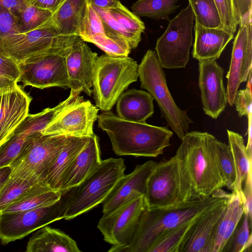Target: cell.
I'll list each match as a JSON object with an SVG mask.
<instances>
[{"instance_id":"obj_52","label":"cell","mask_w":252,"mask_h":252,"mask_svg":"<svg viewBox=\"0 0 252 252\" xmlns=\"http://www.w3.org/2000/svg\"><path fill=\"white\" fill-rule=\"evenodd\" d=\"M10 173L9 166L0 168V188L8 179Z\"/></svg>"},{"instance_id":"obj_41","label":"cell","mask_w":252,"mask_h":252,"mask_svg":"<svg viewBox=\"0 0 252 252\" xmlns=\"http://www.w3.org/2000/svg\"><path fill=\"white\" fill-rule=\"evenodd\" d=\"M243 217L242 223L239 227H237L227 252H244L251 248L252 242V224L246 213H244Z\"/></svg>"},{"instance_id":"obj_12","label":"cell","mask_w":252,"mask_h":252,"mask_svg":"<svg viewBox=\"0 0 252 252\" xmlns=\"http://www.w3.org/2000/svg\"><path fill=\"white\" fill-rule=\"evenodd\" d=\"M147 208L145 196L141 195L127 201L110 214L103 215L97 227L104 240L112 246L128 245L142 213Z\"/></svg>"},{"instance_id":"obj_53","label":"cell","mask_w":252,"mask_h":252,"mask_svg":"<svg viewBox=\"0 0 252 252\" xmlns=\"http://www.w3.org/2000/svg\"><path fill=\"white\" fill-rule=\"evenodd\" d=\"M252 70L249 73L248 79L247 80V83L246 88L252 89Z\"/></svg>"},{"instance_id":"obj_15","label":"cell","mask_w":252,"mask_h":252,"mask_svg":"<svg viewBox=\"0 0 252 252\" xmlns=\"http://www.w3.org/2000/svg\"><path fill=\"white\" fill-rule=\"evenodd\" d=\"M239 25L233 43L229 68L226 76V93L227 103L230 106L233 105L240 84L247 81L252 70V14Z\"/></svg>"},{"instance_id":"obj_8","label":"cell","mask_w":252,"mask_h":252,"mask_svg":"<svg viewBox=\"0 0 252 252\" xmlns=\"http://www.w3.org/2000/svg\"><path fill=\"white\" fill-rule=\"evenodd\" d=\"M75 187L63 190L61 198L47 206L23 212L0 214V240L5 245L40 228L63 219Z\"/></svg>"},{"instance_id":"obj_14","label":"cell","mask_w":252,"mask_h":252,"mask_svg":"<svg viewBox=\"0 0 252 252\" xmlns=\"http://www.w3.org/2000/svg\"><path fill=\"white\" fill-rule=\"evenodd\" d=\"M148 208L170 206L184 202L178 161L175 155L157 162L150 174L145 196Z\"/></svg>"},{"instance_id":"obj_28","label":"cell","mask_w":252,"mask_h":252,"mask_svg":"<svg viewBox=\"0 0 252 252\" xmlns=\"http://www.w3.org/2000/svg\"><path fill=\"white\" fill-rule=\"evenodd\" d=\"M63 190H54L43 182L37 184L1 213L26 211L51 205L61 197Z\"/></svg>"},{"instance_id":"obj_29","label":"cell","mask_w":252,"mask_h":252,"mask_svg":"<svg viewBox=\"0 0 252 252\" xmlns=\"http://www.w3.org/2000/svg\"><path fill=\"white\" fill-rule=\"evenodd\" d=\"M228 145L231 149L236 171V183L234 191L236 192L245 204L243 193L244 181L252 171V156L246 150L243 136L239 133L227 129Z\"/></svg>"},{"instance_id":"obj_43","label":"cell","mask_w":252,"mask_h":252,"mask_svg":"<svg viewBox=\"0 0 252 252\" xmlns=\"http://www.w3.org/2000/svg\"><path fill=\"white\" fill-rule=\"evenodd\" d=\"M21 32L19 18L17 14L0 6V39Z\"/></svg>"},{"instance_id":"obj_47","label":"cell","mask_w":252,"mask_h":252,"mask_svg":"<svg viewBox=\"0 0 252 252\" xmlns=\"http://www.w3.org/2000/svg\"><path fill=\"white\" fill-rule=\"evenodd\" d=\"M238 25L252 12V0H233Z\"/></svg>"},{"instance_id":"obj_23","label":"cell","mask_w":252,"mask_h":252,"mask_svg":"<svg viewBox=\"0 0 252 252\" xmlns=\"http://www.w3.org/2000/svg\"><path fill=\"white\" fill-rule=\"evenodd\" d=\"M153 100L148 92L135 89L128 90L117 100V115L126 121L146 122L154 113Z\"/></svg>"},{"instance_id":"obj_33","label":"cell","mask_w":252,"mask_h":252,"mask_svg":"<svg viewBox=\"0 0 252 252\" xmlns=\"http://www.w3.org/2000/svg\"><path fill=\"white\" fill-rule=\"evenodd\" d=\"M42 181L9 176L0 188V213Z\"/></svg>"},{"instance_id":"obj_4","label":"cell","mask_w":252,"mask_h":252,"mask_svg":"<svg viewBox=\"0 0 252 252\" xmlns=\"http://www.w3.org/2000/svg\"><path fill=\"white\" fill-rule=\"evenodd\" d=\"M138 64L128 56L97 57L94 71L93 94L96 106L110 111L120 95L138 78Z\"/></svg>"},{"instance_id":"obj_5","label":"cell","mask_w":252,"mask_h":252,"mask_svg":"<svg viewBox=\"0 0 252 252\" xmlns=\"http://www.w3.org/2000/svg\"><path fill=\"white\" fill-rule=\"evenodd\" d=\"M141 88L145 89L157 102L164 118L178 138L181 139L193 123L186 110L179 108L167 86L165 74L156 53L148 50L138 66Z\"/></svg>"},{"instance_id":"obj_40","label":"cell","mask_w":252,"mask_h":252,"mask_svg":"<svg viewBox=\"0 0 252 252\" xmlns=\"http://www.w3.org/2000/svg\"><path fill=\"white\" fill-rule=\"evenodd\" d=\"M52 14L48 10L28 4L18 14L21 31H28L41 27L50 19Z\"/></svg>"},{"instance_id":"obj_9","label":"cell","mask_w":252,"mask_h":252,"mask_svg":"<svg viewBox=\"0 0 252 252\" xmlns=\"http://www.w3.org/2000/svg\"><path fill=\"white\" fill-rule=\"evenodd\" d=\"M194 16L189 4L169 20L164 33L157 40L155 52L163 68H185L193 43Z\"/></svg>"},{"instance_id":"obj_34","label":"cell","mask_w":252,"mask_h":252,"mask_svg":"<svg viewBox=\"0 0 252 252\" xmlns=\"http://www.w3.org/2000/svg\"><path fill=\"white\" fill-rule=\"evenodd\" d=\"M195 22L209 28H220L221 21L214 0H188Z\"/></svg>"},{"instance_id":"obj_55","label":"cell","mask_w":252,"mask_h":252,"mask_svg":"<svg viewBox=\"0 0 252 252\" xmlns=\"http://www.w3.org/2000/svg\"><path fill=\"white\" fill-rule=\"evenodd\" d=\"M0 55L1 56H8L3 49L2 47L0 44Z\"/></svg>"},{"instance_id":"obj_36","label":"cell","mask_w":252,"mask_h":252,"mask_svg":"<svg viewBox=\"0 0 252 252\" xmlns=\"http://www.w3.org/2000/svg\"><path fill=\"white\" fill-rule=\"evenodd\" d=\"M98 33L105 34L102 22L93 4L89 0H86L78 35L84 41L89 42L93 36Z\"/></svg>"},{"instance_id":"obj_51","label":"cell","mask_w":252,"mask_h":252,"mask_svg":"<svg viewBox=\"0 0 252 252\" xmlns=\"http://www.w3.org/2000/svg\"><path fill=\"white\" fill-rule=\"evenodd\" d=\"M252 114H250L248 117V128L247 133L248 134V142L246 146V150H247L248 153L252 156Z\"/></svg>"},{"instance_id":"obj_42","label":"cell","mask_w":252,"mask_h":252,"mask_svg":"<svg viewBox=\"0 0 252 252\" xmlns=\"http://www.w3.org/2000/svg\"><path fill=\"white\" fill-rule=\"evenodd\" d=\"M221 21V28L233 34L236 32L238 21L233 0H214Z\"/></svg>"},{"instance_id":"obj_7","label":"cell","mask_w":252,"mask_h":252,"mask_svg":"<svg viewBox=\"0 0 252 252\" xmlns=\"http://www.w3.org/2000/svg\"><path fill=\"white\" fill-rule=\"evenodd\" d=\"M82 40L79 35L60 34L49 20L37 29L8 35L0 39L6 54L17 63L43 53L66 56L71 47Z\"/></svg>"},{"instance_id":"obj_21","label":"cell","mask_w":252,"mask_h":252,"mask_svg":"<svg viewBox=\"0 0 252 252\" xmlns=\"http://www.w3.org/2000/svg\"><path fill=\"white\" fill-rule=\"evenodd\" d=\"M99 139L94 134L85 147L75 157L65 172L62 190L79 186L101 162Z\"/></svg>"},{"instance_id":"obj_6","label":"cell","mask_w":252,"mask_h":252,"mask_svg":"<svg viewBox=\"0 0 252 252\" xmlns=\"http://www.w3.org/2000/svg\"><path fill=\"white\" fill-rule=\"evenodd\" d=\"M122 158L102 160L99 165L75 187L63 219L72 220L102 203L125 174Z\"/></svg>"},{"instance_id":"obj_13","label":"cell","mask_w":252,"mask_h":252,"mask_svg":"<svg viewBox=\"0 0 252 252\" xmlns=\"http://www.w3.org/2000/svg\"><path fill=\"white\" fill-rule=\"evenodd\" d=\"M99 109L89 100L78 96L65 106L41 131L44 135L70 137L92 136Z\"/></svg>"},{"instance_id":"obj_31","label":"cell","mask_w":252,"mask_h":252,"mask_svg":"<svg viewBox=\"0 0 252 252\" xmlns=\"http://www.w3.org/2000/svg\"><path fill=\"white\" fill-rule=\"evenodd\" d=\"M178 0H138L131 6L132 12L137 17L155 20L169 21V16L180 7Z\"/></svg>"},{"instance_id":"obj_22","label":"cell","mask_w":252,"mask_h":252,"mask_svg":"<svg viewBox=\"0 0 252 252\" xmlns=\"http://www.w3.org/2000/svg\"><path fill=\"white\" fill-rule=\"evenodd\" d=\"M194 41L191 54L199 60L219 59L234 34L221 28H209L195 22Z\"/></svg>"},{"instance_id":"obj_50","label":"cell","mask_w":252,"mask_h":252,"mask_svg":"<svg viewBox=\"0 0 252 252\" xmlns=\"http://www.w3.org/2000/svg\"><path fill=\"white\" fill-rule=\"evenodd\" d=\"M94 6L107 10L116 6L119 0H89Z\"/></svg>"},{"instance_id":"obj_35","label":"cell","mask_w":252,"mask_h":252,"mask_svg":"<svg viewBox=\"0 0 252 252\" xmlns=\"http://www.w3.org/2000/svg\"><path fill=\"white\" fill-rule=\"evenodd\" d=\"M35 134H28L14 132L8 140L0 145V168L9 166L29 140Z\"/></svg>"},{"instance_id":"obj_44","label":"cell","mask_w":252,"mask_h":252,"mask_svg":"<svg viewBox=\"0 0 252 252\" xmlns=\"http://www.w3.org/2000/svg\"><path fill=\"white\" fill-rule=\"evenodd\" d=\"M252 89L246 88L237 91L233 105L235 106L239 117L245 116L248 117L252 114Z\"/></svg>"},{"instance_id":"obj_56","label":"cell","mask_w":252,"mask_h":252,"mask_svg":"<svg viewBox=\"0 0 252 252\" xmlns=\"http://www.w3.org/2000/svg\"><path fill=\"white\" fill-rule=\"evenodd\" d=\"M6 86V85H3V84H2L0 83V88H1V87H3V86Z\"/></svg>"},{"instance_id":"obj_30","label":"cell","mask_w":252,"mask_h":252,"mask_svg":"<svg viewBox=\"0 0 252 252\" xmlns=\"http://www.w3.org/2000/svg\"><path fill=\"white\" fill-rule=\"evenodd\" d=\"M201 215L165 233L151 247L148 252H183L193 227Z\"/></svg>"},{"instance_id":"obj_2","label":"cell","mask_w":252,"mask_h":252,"mask_svg":"<svg viewBox=\"0 0 252 252\" xmlns=\"http://www.w3.org/2000/svg\"><path fill=\"white\" fill-rule=\"evenodd\" d=\"M97 120L118 156L156 158L170 146L173 133L167 127L126 121L110 111L98 115Z\"/></svg>"},{"instance_id":"obj_18","label":"cell","mask_w":252,"mask_h":252,"mask_svg":"<svg viewBox=\"0 0 252 252\" xmlns=\"http://www.w3.org/2000/svg\"><path fill=\"white\" fill-rule=\"evenodd\" d=\"M97 54L81 40L75 43L66 56L69 89L73 92L93 94L94 71Z\"/></svg>"},{"instance_id":"obj_54","label":"cell","mask_w":252,"mask_h":252,"mask_svg":"<svg viewBox=\"0 0 252 252\" xmlns=\"http://www.w3.org/2000/svg\"><path fill=\"white\" fill-rule=\"evenodd\" d=\"M13 82H13L8 79L3 77L0 75V83L2 84L5 85H6L11 84Z\"/></svg>"},{"instance_id":"obj_19","label":"cell","mask_w":252,"mask_h":252,"mask_svg":"<svg viewBox=\"0 0 252 252\" xmlns=\"http://www.w3.org/2000/svg\"><path fill=\"white\" fill-rule=\"evenodd\" d=\"M156 163L149 160L137 165L130 173L125 174L102 202L103 215L110 214L134 197L145 196L147 181Z\"/></svg>"},{"instance_id":"obj_38","label":"cell","mask_w":252,"mask_h":252,"mask_svg":"<svg viewBox=\"0 0 252 252\" xmlns=\"http://www.w3.org/2000/svg\"><path fill=\"white\" fill-rule=\"evenodd\" d=\"M93 43L106 54L113 56H128L131 47L126 40L115 36L98 33L93 36L89 41Z\"/></svg>"},{"instance_id":"obj_46","label":"cell","mask_w":252,"mask_h":252,"mask_svg":"<svg viewBox=\"0 0 252 252\" xmlns=\"http://www.w3.org/2000/svg\"><path fill=\"white\" fill-rule=\"evenodd\" d=\"M243 187V193L245 198L244 213L248 215L249 221L252 224V171L248 174Z\"/></svg>"},{"instance_id":"obj_11","label":"cell","mask_w":252,"mask_h":252,"mask_svg":"<svg viewBox=\"0 0 252 252\" xmlns=\"http://www.w3.org/2000/svg\"><path fill=\"white\" fill-rule=\"evenodd\" d=\"M65 56L57 53L38 54L19 63L18 82L23 87L32 86L39 89L53 87L69 88Z\"/></svg>"},{"instance_id":"obj_26","label":"cell","mask_w":252,"mask_h":252,"mask_svg":"<svg viewBox=\"0 0 252 252\" xmlns=\"http://www.w3.org/2000/svg\"><path fill=\"white\" fill-rule=\"evenodd\" d=\"M26 252H80L76 242L59 229L47 225L33 233L30 238Z\"/></svg>"},{"instance_id":"obj_1","label":"cell","mask_w":252,"mask_h":252,"mask_svg":"<svg viewBox=\"0 0 252 252\" xmlns=\"http://www.w3.org/2000/svg\"><path fill=\"white\" fill-rule=\"evenodd\" d=\"M214 135L192 131L181 139L175 156L178 161L184 202L204 199L225 187L214 147Z\"/></svg>"},{"instance_id":"obj_25","label":"cell","mask_w":252,"mask_h":252,"mask_svg":"<svg viewBox=\"0 0 252 252\" xmlns=\"http://www.w3.org/2000/svg\"><path fill=\"white\" fill-rule=\"evenodd\" d=\"M89 137H69L68 142L46 170L43 182L54 190H62L63 176L72 161L85 147Z\"/></svg>"},{"instance_id":"obj_17","label":"cell","mask_w":252,"mask_h":252,"mask_svg":"<svg viewBox=\"0 0 252 252\" xmlns=\"http://www.w3.org/2000/svg\"><path fill=\"white\" fill-rule=\"evenodd\" d=\"M15 82L0 88V145L29 114L31 97Z\"/></svg>"},{"instance_id":"obj_24","label":"cell","mask_w":252,"mask_h":252,"mask_svg":"<svg viewBox=\"0 0 252 252\" xmlns=\"http://www.w3.org/2000/svg\"><path fill=\"white\" fill-rule=\"evenodd\" d=\"M243 214L244 204L238 194L232 191L215 233L211 252H227Z\"/></svg>"},{"instance_id":"obj_49","label":"cell","mask_w":252,"mask_h":252,"mask_svg":"<svg viewBox=\"0 0 252 252\" xmlns=\"http://www.w3.org/2000/svg\"><path fill=\"white\" fill-rule=\"evenodd\" d=\"M28 5L26 0H0V6L5 7L16 14Z\"/></svg>"},{"instance_id":"obj_39","label":"cell","mask_w":252,"mask_h":252,"mask_svg":"<svg viewBox=\"0 0 252 252\" xmlns=\"http://www.w3.org/2000/svg\"><path fill=\"white\" fill-rule=\"evenodd\" d=\"M106 10L128 32L141 35L144 32L145 26L144 22L139 17L123 5L120 1L115 7Z\"/></svg>"},{"instance_id":"obj_45","label":"cell","mask_w":252,"mask_h":252,"mask_svg":"<svg viewBox=\"0 0 252 252\" xmlns=\"http://www.w3.org/2000/svg\"><path fill=\"white\" fill-rule=\"evenodd\" d=\"M20 75L17 63L9 56L0 55V75L18 83Z\"/></svg>"},{"instance_id":"obj_27","label":"cell","mask_w":252,"mask_h":252,"mask_svg":"<svg viewBox=\"0 0 252 252\" xmlns=\"http://www.w3.org/2000/svg\"><path fill=\"white\" fill-rule=\"evenodd\" d=\"M86 0H64L49 20L60 34L78 35Z\"/></svg>"},{"instance_id":"obj_20","label":"cell","mask_w":252,"mask_h":252,"mask_svg":"<svg viewBox=\"0 0 252 252\" xmlns=\"http://www.w3.org/2000/svg\"><path fill=\"white\" fill-rule=\"evenodd\" d=\"M228 200L204 212L195 222L183 252H211L217 226Z\"/></svg>"},{"instance_id":"obj_48","label":"cell","mask_w":252,"mask_h":252,"mask_svg":"<svg viewBox=\"0 0 252 252\" xmlns=\"http://www.w3.org/2000/svg\"><path fill=\"white\" fill-rule=\"evenodd\" d=\"M28 5L54 12L64 0H26Z\"/></svg>"},{"instance_id":"obj_16","label":"cell","mask_w":252,"mask_h":252,"mask_svg":"<svg viewBox=\"0 0 252 252\" xmlns=\"http://www.w3.org/2000/svg\"><path fill=\"white\" fill-rule=\"evenodd\" d=\"M198 86L205 113L216 119L224 110L227 99L223 82V69L216 60L198 61Z\"/></svg>"},{"instance_id":"obj_10","label":"cell","mask_w":252,"mask_h":252,"mask_svg":"<svg viewBox=\"0 0 252 252\" xmlns=\"http://www.w3.org/2000/svg\"><path fill=\"white\" fill-rule=\"evenodd\" d=\"M69 137L35 134L10 164L9 176L43 182L46 170L66 145Z\"/></svg>"},{"instance_id":"obj_3","label":"cell","mask_w":252,"mask_h":252,"mask_svg":"<svg viewBox=\"0 0 252 252\" xmlns=\"http://www.w3.org/2000/svg\"><path fill=\"white\" fill-rule=\"evenodd\" d=\"M214 195L204 199L182 202L168 207L148 208L142 213L126 252H148L165 233L194 219L209 209L229 199Z\"/></svg>"},{"instance_id":"obj_32","label":"cell","mask_w":252,"mask_h":252,"mask_svg":"<svg viewBox=\"0 0 252 252\" xmlns=\"http://www.w3.org/2000/svg\"><path fill=\"white\" fill-rule=\"evenodd\" d=\"M213 142L218 167L224 186L234 191L236 183V171L229 146L219 141L214 136Z\"/></svg>"},{"instance_id":"obj_37","label":"cell","mask_w":252,"mask_h":252,"mask_svg":"<svg viewBox=\"0 0 252 252\" xmlns=\"http://www.w3.org/2000/svg\"><path fill=\"white\" fill-rule=\"evenodd\" d=\"M94 7L101 19L105 34L118 36L125 39L129 44L131 49L137 47L141 41V35L128 32L122 27L106 10L94 6Z\"/></svg>"}]
</instances>
